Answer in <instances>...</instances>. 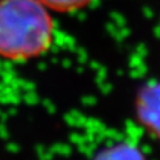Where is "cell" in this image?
I'll return each mask as SVG.
<instances>
[{
	"label": "cell",
	"instance_id": "3957f363",
	"mask_svg": "<svg viewBox=\"0 0 160 160\" xmlns=\"http://www.w3.org/2000/svg\"><path fill=\"white\" fill-rule=\"evenodd\" d=\"M95 160H144V156L135 146L122 142L105 149Z\"/></svg>",
	"mask_w": 160,
	"mask_h": 160
},
{
	"label": "cell",
	"instance_id": "6da1fadb",
	"mask_svg": "<svg viewBox=\"0 0 160 160\" xmlns=\"http://www.w3.org/2000/svg\"><path fill=\"white\" fill-rule=\"evenodd\" d=\"M53 38V17L39 0H0V58H37L51 48Z\"/></svg>",
	"mask_w": 160,
	"mask_h": 160
},
{
	"label": "cell",
	"instance_id": "277c9868",
	"mask_svg": "<svg viewBox=\"0 0 160 160\" xmlns=\"http://www.w3.org/2000/svg\"><path fill=\"white\" fill-rule=\"evenodd\" d=\"M39 2L51 12L66 14L86 8L93 0H39Z\"/></svg>",
	"mask_w": 160,
	"mask_h": 160
},
{
	"label": "cell",
	"instance_id": "7a4b0ae2",
	"mask_svg": "<svg viewBox=\"0 0 160 160\" xmlns=\"http://www.w3.org/2000/svg\"><path fill=\"white\" fill-rule=\"evenodd\" d=\"M139 112L144 124L160 135V86H152L142 95Z\"/></svg>",
	"mask_w": 160,
	"mask_h": 160
}]
</instances>
